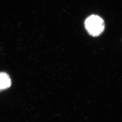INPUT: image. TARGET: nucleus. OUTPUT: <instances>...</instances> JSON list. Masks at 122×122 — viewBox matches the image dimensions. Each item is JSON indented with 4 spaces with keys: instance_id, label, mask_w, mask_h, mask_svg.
I'll use <instances>...</instances> for the list:
<instances>
[{
    "instance_id": "2",
    "label": "nucleus",
    "mask_w": 122,
    "mask_h": 122,
    "mask_svg": "<svg viewBox=\"0 0 122 122\" xmlns=\"http://www.w3.org/2000/svg\"><path fill=\"white\" fill-rule=\"evenodd\" d=\"M11 86L10 76L6 72H0V92L8 89Z\"/></svg>"
},
{
    "instance_id": "1",
    "label": "nucleus",
    "mask_w": 122,
    "mask_h": 122,
    "mask_svg": "<svg viewBox=\"0 0 122 122\" xmlns=\"http://www.w3.org/2000/svg\"><path fill=\"white\" fill-rule=\"evenodd\" d=\"M85 26L87 32L92 37H98L104 32L105 22L98 15L93 14L87 17L85 21Z\"/></svg>"
}]
</instances>
